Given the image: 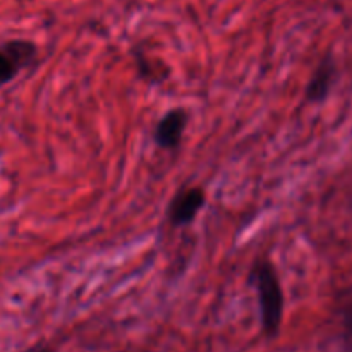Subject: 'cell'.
<instances>
[{
    "label": "cell",
    "instance_id": "6da1fadb",
    "mask_svg": "<svg viewBox=\"0 0 352 352\" xmlns=\"http://www.w3.org/2000/svg\"><path fill=\"white\" fill-rule=\"evenodd\" d=\"M258 301H260V318L263 332L268 337L277 336L284 316V292L274 263L268 260L256 263L254 268Z\"/></svg>",
    "mask_w": 352,
    "mask_h": 352
},
{
    "label": "cell",
    "instance_id": "7a4b0ae2",
    "mask_svg": "<svg viewBox=\"0 0 352 352\" xmlns=\"http://www.w3.org/2000/svg\"><path fill=\"white\" fill-rule=\"evenodd\" d=\"M203 206H205V191L201 188H186L172 199L168 206V220L175 227L189 226Z\"/></svg>",
    "mask_w": 352,
    "mask_h": 352
},
{
    "label": "cell",
    "instance_id": "3957f363",
    "mask_svg": "<svg viewBox=\"0 0 352 352\" xmlns=\"http://www.w3.org/2000/svg\"><path fill=\"white\" fill-rule=\"evenodd\" d=\"M36 55L34 45L28 41H10L0 48V85L10 81Z\"/></svg>",
    "mask_w": 352,
    "mask_h": 352
},
{
    "label": "cell",
    "instance_id": "277c9868",
    "mask_svg": "<svg viewBox=\"0 0 352 352\" xmlns=\"http://www.w3.org/2000/svg\"><path fill=\"white\" fill-rule=\"evenodd\" d=\"M188 126V113L182 109H174L165 113L155 127V143L164 150H174L181 144Z\"/></svg>",
    "mask_w": 352,
    "mask_h": 352
},
{
    "label": "cell",
    "instance_id": "5b68a950",
    "mask_svg": "<svg viewBox=\"0 0 352 352\" xmlns=\"http://www.w3.org/2000/svg\"><path fill=\"white\" fill-rule=\"evenodd\" d=\"M332 78H333V69L332 64L325 62L318 67V71L315 72L313 79L309 81L308 89H306V95L311 102H322L323 98L329 93L330 85H332Z\"/></svg>",
    "mask_w": 352,
    "mask_h": 352
},
{
    "label": "cell",
    "instance_id": "8992f818",
    "mask_svg": "<svg viewBox=\"0 0 352 352\" xmlns=\"http://www.w3.org/2000/svg\"><path fill=\"white\" fill-rule=\"evenodd\" d=\"M23 352H55V351L48 346H34V347H30V349H26Z\"/></svg>",
    "mask_w": 352,
    "mask_h": 352
}]
</instances>
